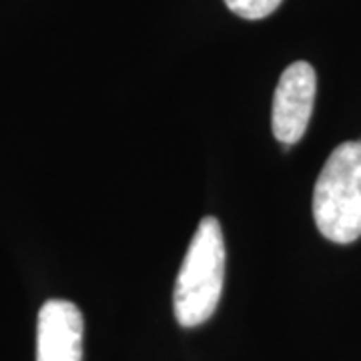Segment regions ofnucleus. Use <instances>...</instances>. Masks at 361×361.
<instances>
[{
  "label": "nucleus",
  "instance_id": "1",
  "mask_svg": "<svg viewBox=\"0 0 361 361\" xmlns=\"http://www.w3.org/2000/svg\"><path fill=\"white\" fill-rule=\"evenodd\" d=\"M225 239L215 217L201 219L183 259L173 307L183 327H197L215 313L225 283Z\"/></svg>",
  "mask_w": 361,
  "mask_h": 361
},
{
  "label": "nucleus",
  "instance_id": "2",
  "mask_svg": "<svg viewBox=\"0 0 361 361\" xmlns=\"http://www.w3.org/2000/svg\"><path fill=\"white\" fill-rule=\"evenodd\" d=\"M313 219L325 239L361 237V141H345L325 161L313 189Z\"/></svg>",
  "mask_w": 361,
  "mask_h": 361
},
{
  "label": "nucleus",
  "instance_id": "3",
  "mask_svg": "<svg viewBox=\"0 0 361 361\" xmlns=\"http://www.w3.org/2000/svg\"><path fill=\"white\" fill-rule=\"evenodd\" d=\"M317 77L310 63L297 61L283 71L273 94L271 125L275 139L285 149L301 141L313 113Z\"/></svg>",
  "mask_w": 361,
  "mask_h": 361
},
{
  "label": "nucleus",
  "instance_id": "4",
  "mask_svg": "<svg viewBox=\"0 0 361 361\" xmlns=\"http://www.w3.org/2000/svg\"><path fill=\"white\" fill-rule=\"evenodd\" d=\"M82 313L73 301L49 299L39 311L37 361H82Z\"/></svg>",
  "mask_w": 361,
  "mask_h": 361
},
{
  "label": "nucleus",
  "instance_id": "5",
  "mask_svg": "<svg viewBox=\"0 0 361 361\" xmlns=\"http://www.w3.org/2000/svg\"><path fill=\"white\" fill-rule=\"evenodd\" d=\"M227 8L245 20H259L273 14L283 0H223Z\"/></svg>",
  "mask_w": 361,
  "mask_h": 361
}]
</instances>
